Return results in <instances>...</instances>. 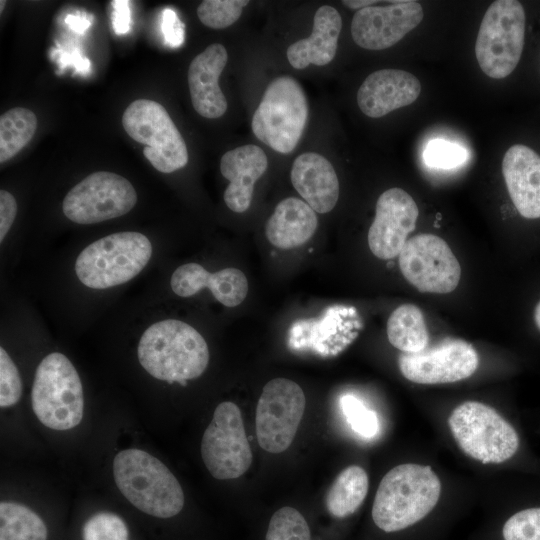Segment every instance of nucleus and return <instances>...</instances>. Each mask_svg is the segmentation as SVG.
Returning a JSON list of instances; mask_svg holds the SVG:
<instances>
[{"label": "nucleus", "mask_w": 540, "mask_h": 540, "mask_svg": "<svg viewBox=\"0 0 540 540\" xmlns=\"http://www.w3.org/2000/svg\"><path fill=\"white\" fill-rule=\"evenodd\" d=\"M137 355L151 376L183 386L202 375L209 363L205 339L194 327L176 319L149 326L139 340Z\"/></svg>", "instance_id": "obj_1"}, {"label": "nucleus", "mask_w": 540, "mask_h": 540, "mask_svg": "<svg viewBox=\"0 0 540 540\" xmlns=\"http://www.w3.org/2000/svg\"><path fill=\"white\" fill-rule=\"evenodd\" d=\"M441 483L430 466L400 464L378 486L372 518L385 532L403 530L423 519L436 506Z\"/></svg>", "instance_id": "obj_2"}, {"label": "nucleus", "mask_w": 540, "mask_h": 540, "mask_svg": "<svg viewBox=\"0 0 540 540\" xmlns=\"http://www.w3.org/2000/svg\"><path fill=\"white\" fill-rule=\"evenodd\" d=\"M113 475L122 495L148 515L170 518L184 506V493L176 477L164 463L143 450L118 452Z\"/></svg>", "instance_id": "obj_3"}, {"label": "nucleus", "mask_w": 540, "mask_h": 540, "mask_svg": "<svg viewBox=\"0 0 540 540\" xmlns=\"http://www.w3.org/2000/svg\"><path fill=\"white\" fill-rule=\"evenodd\" d=\"M151 255L152 244L142 233H113L82 250L75 262V272L86 287L107 289L137 276Z\"/></svg>", "instance_id": "obj_4"}, {"label": "nucleus", "mask_w": 540, "mask_h": 540, "mask_svg": "<svg viewBox=\"0 0 540 540\" xmlns=\"http://www.w3.org/2000/svg\"><path fill=\"white\" fill-rule=\"evenodd\" d=\"M31 402L38 420L50 429L69 430L81 422L84 411L82 382L64 354L50 353L39 363Z\"/></svg>", "instance_id": "obj_5"}, {"label": "nucleus", "mask_w": 540, "mask_h": 540, "mask_svg": "<svg viewBox=\"0 0 540 540\" xmlns=\"http://www.w3.org/2000/svg\"><path fill=\"white\" fill-rule=\"evenodd\" d=\"M308 102L301 85L290 76L271 81L255 110L254 135L273 150L287 154L298 144L308 119Z\"/></svg>", "instance_id": "obj_6"}, {"label": "nucleus", "mask_w": 540, "mask_h": 540, "mask_svg": "<svg viewBox=\"0 0 540 540\" xmlns=\"http://www.w3.org/2000/svg\"><path fill=\"white\" fill-rule=\"evenodd\" d=\"M450 431L460 449L483 464H500L518 450L517 432L495 409L466 401L448 418Z\"/></svg>", "instance_id": "obj_7"}, {"label": "nucleus", "mask_w": 540, "mask_h": 540, "mask_svg": "<svg viewBox=\"0 0 540 540\" xmlns=\"http://www.w3.org/2000/svg\"><path fill=\"white\" fill-rule=\"evenodd\" d=\"M525 23L519 1L497 0L488 7L475 44L477 62L487 76L503 79L514 71L524 47Z\"/></svg>", "instance_id": "obj_8"}, {"label": "nucleus", "mask_w": 540, "mask_h": 540, "mask_svg": "<svg viewBox=\"0 0 540 540\" xmlns=\"http://www.w3.org/2000/svg\"><path fill=\"white\" fill-rule=\"evenodd\" d=\"M126 133L145 145L143 155L162 173H171L186 166V143L166 109L149 99L133 101L123 113Z\"/></svg>", "instance_id": "obj_9"}, {"label": "nucleus", "mask_w": 540, "mask_h": 540, "mask_svg": "<svg viewBox=\"0 0 540 540\" xmlns=\"http://www.w3.org/2000/svg\"><path fill=\"white\" fill-rule=\"evenodd\" d=\"M201 456L210 474L219 480L238 478L251 466L252 451L242 414L233 402L216 407L202 437Z\"/></svg>", "instance_id": "obj_10"}, {"label": "nucleus", "mask_w": 540, "mask_h": 540, "mask_svg": "<svg viewBox=\"0 0 540 540\" xmlns=\"http://www.w3.org/2000/svg\"><path fill=\"white\" fill-rule=\"evenodd\" d=\"M137 202L129 180L113 172L97 171L76 184L65 196L62 211L78 224H94L128 213Z\"/></svg>", "instance_id": "obj_11"}, {"label": "nucleus", "mask_w": 540, "mask_h": 540, "mask_svg": "<svg viewBox=\"0 0 540 540\" xmlns=\"http://www.w3.org/2000/svg\"><path fill=\"white\" fill-rule=\"evenodd\" d=\"M302 388L286 378L265 384L256 408V435L260 447L273 454L285 451L293 442L305 410Z\"/></svg>", "instance_id": "obj_12"}, {"label": "nucleus", "mask_w": 540, "mask_h": 540, "mask_svg": "<svg viewBox=\"0 0 540 540\" xmlns=\"http://www.w3.org/2000/svg\"><path fill=\"white\" fill-rule=\"evenodd\" d=\"M404 278L420 292L446 294L457 287L460 264L449 245L433 234L408 239L399 254Z\"/></svg>", "instance_id": "obj_13"}, {"label": "nucleus", "mask_w": 540, "mask_h": 540, "mask_svg": "<svg viewBox=\"0 0 540 540\" xmlns=\"http://www.w3.org/2000/svg\"><path fill=\"white\" fill-rule=\"evenodd\" d=\"M402 375L417 384H444L464 380L477 370L479 356L465 340L444 338L419 353H401Z\"/></svg>", "instance_id": "obj_14"}, {"label": "nucleus", "mask_w": 540, "mask_h": 540, "mask_svg": "<svg viewBox=\"0 0 540 540\" xmlns=\"http://www.w3.org/2000/svg\"><path fill=\"white\" fill-rule=\"evenodd\" d=\"M423 16V8L417 1H391L385 6H369L355 12L351 35L361 48L387 49L416 28Z\"/></svg>", "instance_id": "obj_15"}, {"label": "nucleus", "mask_w": 540, "mask_h": 540, "mask_svg": "<svg viewBox=\"0 0 540 540\" xmlns=\"http://www.w3.org/2000/svg\"><path fill=\"white\" fill-rule=\"evenodd\" d=\"M418 214L417 204L403 189L394 187L383 192L368 231L371 252L383 260L399 255L408 235L416 228Z\"/></svg>", "instance_id": "obj_16"}, {"label": "nucleus", "mask_w": 540, "mask_h": 540, "mask_svg": "<svg viewBox=\"0 0 540 540\" xmlns=\"http://www.w3.org/2000/svg\"><path fill=\"white\" fill-rule=\"evenodd\" d=\"M421 93L418 78L400 69H380L366 77L357 92V104L368 117L379 118L415 102Z\"/></svg>", "instance_id": "obj_17"}, {"label": "nucleus", "mask_w": 540, "mask_h": 540, "mask_svg": "<svg viewBox=\"0 0 540 540\" xmlns=\"http://www.w3.org/2000/svg\"><path fill=\"white\" fill-rule=\"evenodd\" d=\"M227 61L226 48L214 43L198 54L189 65L188 86L192 105L205 118H219L227 110V100L218 83Z\"/></svg>", "instance_id": "obj_18"}, {"label": "nucleus", "mask_w": 540, "mask_h": 540, "mask_svg": "<svg viewBox=\"0 0 540 540\" xmlns=\"http://www.w3.org/2000/svg\"><path fill=\"white\" fill-rule=\"evenodd\" d=\"M173 292L180 297H190L208 288L217 301L226 307L241 304L248 293V281L237 268H225L208 272L198 263H186L178 267L170 281Z\"/></svg>", "instance_id": "obj_19"}, {"label": "nucleus", "mask_w": 540, "mask_h": 540, "mask_svg": "<svg viewBox=\"0 0 540 540\" xmlns=\"http://www.w3.org/2000/svg\"><path fill=\"white\" fill-rule=\"evenodd\" d=\"M502 173L517 211L540 218V156L528 146L513 145L504 154Z\"/></svg>", "instance_id": "obj_20"}, {"label": "nucleus", "mask_w": 540, "mask_h": 540, "mask_svg": "<svg viewBox=\"0 0 540 540\" xmlns=\"http://www.w3.org/2000/svg\"><path fill=\"white\" fill-rule=\"evenodd\" d=\"M267 167V156L257 145L240 146L221 157L220 171L229 181L224 201L230 210L242 213L250 207L254 185Z\"/></svg>", "instance_id": "obj_21"}, {"label": "nucleus", "mask_w": 540, "mask_h": 540, "mask_svg": "<svg viewBox=\"0 0 540 540\" xmlns=\"http://www.w3.org/2000/svg\"><path fill=\"white\" fill-rule=\"evenodd\" d=\"M291 182L305 200L318 213H328L339 198V180L332 164L322 155L307 152L292 164Z\"/></svg>", "instance_id": "obj_22"}, {"label": "nucleus", "mask_w": 540, "mask_h": 540, "mask_svg": "<svg viewBox=\"0 0 540 540\" xmlns=\"http://www.w3.org/2000/svg\"><path fill=\"white\" fill-rule=\"evenodd\" d=\"M341 29L342 19L335 8L329 5L318 8L311 35L287 48L286 56L291 66L304 69L310 64L324 66L330 63L336 55Z\"/></svg>", "instance_id": "obj_23"}, {"label": "nucleus", "mask_w": 540, "mask_h": 540, "mask_svg": "<svg viewBox=\"0 0 540 540\" xmlns=\"http://www.w3.org/2000/svg\"><path fill=\"white\" fill-rule=\"evenodd\" d=\"M318 226L315 211L304 201L288 197L280 201L266 223L269 242L280 249H292L305 244Z\"/></svg>", "instance_id": "obj_24"}, {"label": "nucleus", "mask_w": 540, "mask_h": 540, "mask_svg": "<svg viewBox=\"0 0 540 540\" xmlns=\"http://www.w3.org/2000/svg\"><path fill=\"white\" fill-rule=\"evenodd\" d=\"M368 475L358 465L343 469L333 481L325 496L327 511L336 518L353 514L363 503L368 492Z\"/></svg>", "instance_id": "obj_25"}, {"label": "nucleus", "mask_w": 540, "mask_h": 540, "mask_svg": "<svg viewBox=\"0 0 540 540\" xmlns=\"http://www.w3.org/2000/svg\"><path fill=\"white\" fill-rule=\"evenodd\" d=\"M387 337L402 353H419L427 348L429 334L421 309L414 304L397 307L388 318Z\"/></svg>", "instance_id": "obj_26"}, {"label": "nucleus", "mask_w": 540, "mask_h": 540, "mask_svg": "<svg viewBox=\"0 0 540 540\" xmlns=\"http://www.w3.org/2000/svg\"><path fill=\"white\" fill-rule=\"evenodd\" d=\"M37 117L29 109L15 107L0 117V162L4 163L21 151L33 138Z\"/></svg>", "instance_id": "obj_27"}, {"label": "nucleus", "mask_w": 540, "mask_h": 540, "mask_svg": "<svg viewBox=\"0 0 540 540\" xmlns=\"http://www.w3.org/2000/svg\"><path fill=\"white\" fill-rule=\"evenodd\" d=\"M0 540H47L44 521L25 505L0 503Z\"/></svg>", "instance_id": "obj_28"}, {"label": "nucleus", "mask_w": 540, "mask_h": 540, "mask_svg": "<svg viewBox=\"0 0 540 540\" xmlns=\"http://www.w3.org/2000/svg\"><path fill=\"white\" fill-rule=\"evenodd\" d=\"M266 540H311L309 525L298 510L282 507L270 519Z\"/></svg>", "instance_id": "obj_29"}, {"label": "nucleus", "mask_w": 540, "mask_h": 540, "mask_svg": "<svg viewBox=\"0 0 540 540\" xmlns=\"http://www.w3.org/2000/svg\"><path fill=\"white\" fill-rule=\"evenodd\" d=\"M247 0H205L197 8L199 20L212 29H224L235 23Z\"/></svg>", "instance_id": "obj_30"}, {"label": "nucleus", "mask_w": 540, "mask_h": 540, "mask_svg": "<svg viewBox=\"0 0 540 540\" xmlns=\"http://www.w3.org/2000/svg\"><path fill=\"white\" fill-rule=\"evenodd\" d=\"M83 540H129V530L118 515L99 512L90 517L83 526Z\"/></svg>", "instance_id": "obj_31"}, {"label": "nucleus", "mask_w": 540, "mask_h": 540, "mask_svg": "<svg viewBox=\"0 0 540 540\" xmlns=\"http://www.w3.org/2000/svg\"><path fill=\"white\" fill-rule=\"evenodd\" d=\"M342 411L351 428L364 438L374 437L379 430L376 413L368 409L361 400L353 395H344L341 400Z\"/></svg>", "instance_id": "obj_32"}, {"label": "nucleus", "mask_w": 540, "mask_h": 540, "mask_svg": "<svg viewBox=\"0 0 540 540\" xmlns=\"http://www.w3.org/2000/svg\"><path fill=\"white\" fill-rule=\"evenodd\" d=\"M423 159L430 167L452 169L465 162L467 151L457 143L434 139L427 144Z\"/></svg>", "instance_id": "obj_33"}, {"label": "nucleus", "mask_w": 540, "mask_h": 540, "mask_svg": "<svg viewBox=\"0 0 540 540\" xmlns=\"http://www.w3.org/2000/svg\"><path fill=\"white\" fill-rule=\"evenodd\" d=\"M504 540H540V507L512 515L503 526Z\"/></svg>", "instance_id": "obj_34"}, {"label": "nucleus", "mask_w": 540, "mask_h": 540, "mask_svg": "<svg viewBox=\"0 0 540 540\" xmlns=\"http://www.w3.org/2000/svg\"><path fill=\"white\" fill-rule=\"evenodd\" d=\"M22 395L19 371L4 348H0V406L15 405Z\"/></svg>", "instance_id": "obj_35"}, {"label": "nucleus", "mask_w": 540, "mask_h": 540, "mask_svg": "<svg viewBox=\"0 0 540 540\" xmlns=\"http://www.w3.org/2000/svg\"><path fill=\"white\" fill-rule=\"evenodd\" d=\"M162 32L171 47H178L184 40V25L172 9H165L162 18Z\"/></svg>", "instance_id": "obj_36"}, {"label": "nucleus", "mask_w": 540, "mask_h": 540, "mask_svg": "<svg viewBox=\"0 0 540 540\" xmlns=\"http://www.w3.org/2000/svg\"><path fill=\"white\" fill-rule=\"evenodd\" d=\"M17 214V202L8 191L0 190V241L2 242L10 230Z\"/></svg>", "instance_id": "obj_37"}, {"label": "nucleus", "mask_w": 540, "mask_h": 540, "mask_svg": "<svg viewBox=\"0 0 540 540\" xmlns=\"http://www.w3.org/2000/svg\"><path fill=\"white\" fill-rule=\"evenodd\" d=\"M113 7L112 24L115 33L122 35L130 30L131 14L129 1L116 0L111 1Z\"/></svg>", "instance_id": "obj_38"}, {"label": "nucleus", "mask_w": 540, "mask_h": 540, "mask_svg": "<svg viewBox=\"0 0 540 540\" xmlns=\"http://www.w3.org/2000/svg\"><path fill=\"white\" fill-rule=\"evenodd\" d=\"M66 23L76 31L77 33H84V31L90 26V21L86 18L76 15H68L66 17Z\"/></svg>", "instance_id": "obj_39"}, {"label": "nucleus", "mask_w": 540, "mask_h": 540, "mask_svg": "<svg viewBox=\"0 0 540 540\" xmlns=\"http://www.w3.org/2000/svg\"><path fill=\"white\" fill-rule=\"evenodd\" d=\"M379 1H367V0H357V1H342V3L351 8V9H358V10H361L363 8H366V7H369V6H373L374 4L378 3Z\"/></svg>", "instance_id": "obj_40"}, {"label": "nucleus", "mask_w": 540, "mask_h": 540, "mask_svg": "<svg viewBox=\"0 0 540 540\" xmlns=\"http://www.w3.org/2000/svg\"><path fill=\"white\" fill-rule=\"evenodd\" d=\"M534 319L537 327L540 329V302L537 304L534 311Z\"/></svg>", "instance_id": "obj_41"}, {"label": "nucleus", "mask_w": 540, "mask_h": 540, "mask_svg": "<svg viewBox=\"0 0 540 540\" xmlns=\"http://www.w3.org/2000/svg\"><path fill=\"white\" fill-rule=\"evenodd\" d=\"M1 9H0V12H2V9H3V6L5 5V1H1Z\"/></svg>", "instance_id": "obj_42"}]
</instances>
